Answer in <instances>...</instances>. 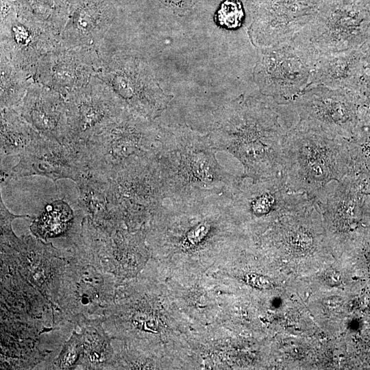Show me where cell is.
<instances>
[{"label":"cell","mask_w":370,"mask_h":370,"mask_svg":"<svg viewBox=\"0 0 370 370\" xmlns=\"http://www.w3.org/2000/svg\"><path fill=\"white\" fill-rule=\"evenodd\" d=\"M292 104L300 123L346 140L353 136L355 110L352 97L347 89L312 86L300 94Z\"/></svg>","instance_id":"obj_9"},{"label":"cell","mask_w":370,"mask_h":370,"mask_svg":"<svg viewBox=\"0 0 370 370\" xmlns=\"http://www.w3.org/2000/svg\"><path fill=\"white\" fill-rule=\"evenodd\" d=\"M83 353L82 334L73 332L69 340L63 345L58 357L53 360V369H73L79 366Z\"/></svg>","instance_id":"obj_24"},{"label":"cell","mask_w":370,"mask_h":370,"mask_svg":"<svg viewBox=\"0 0 370 370\" xmlns=\"http://www.w3.org/2000/svg\"><path fill=\"white\" fill-rule=\"evenodd\" d=\"M244 10L241 0H225L217 12V23L224 29L239 27L243 21Z\"/></svg>","instance_id":"obj_25"},{"label":"cell","mask_w":370,"mask_h":370,"mask_svg":"<svg viewBox=\"0 0 370 370\" xmlns=\"http://www.w3.org/2000/svg\"><path fill=\"white\" fill-rule=\"evenodd\" d=\"M60 43V37L21 14L12 4L3 8L1 56L23 70L32 79L41 58Z\"/></svg>","instance_id":"obj_12"},{"label":"cell","mask_w":370,"mask_h":370,"mask_svg":"<svg viewBox=\"0 0 370 370\" xmlns=\"http://www.w3.org/2000/svg\"><path fill=\"white\" fill-rule=\"evenodd\" d=\"M97 77L112 89L125 110L150 121L173 98L160 88L149 66L133 56L117 54L101 59Z\"/></svg>","instance_id":"obj_6"},{"label":"cell","mask_w":370,"mask_h":370,"mask_svg":"<svg viewBox=\"0 0 370 370\" xmlns=\"http://www.w3.org/2000/svg\"><path fill=\"white\" fill-rule=\"evenodd\" d=\"M66 100L70 140L88 141L125 110L112 89L97 76Z\"/></svg>","instance_id":"obj_13"},{"label":"cell","mask_w":370,"mask_h":370,"mask_svg":"<svg viewBox=\"0 0 370 370\" xmlns=\"http://www.w3.org/2000/svg\"><path fill=\"white\" fill-rule=\"evenodd\" d=\"M292 103H280L262 94L241 95L225 108L217 133L254 180L284 175V145L298 123Z\"/></svg>","instance_id":"obj_1"},{"label":"cell","mask_w":370,"mask_h":370,"mask_svg":"<svg viewBox=\"0 0 370 370\" xmlns=\"http://www.w3.org/2000/svg\"><path fill=\"white\" fill-rule=\"evenodd\" d=\"M178 14H184L193 8L199 0H156Z\"/></svg>","instance_id":"obj_26"},{"label":"cell","mask_w":370,"mask_h":370,"mask_svg":"<svg viewBox=\"0 0 370 370\" xmlns=\"http://www.w3.org/2000/svg\"><path fill=\"white\" fill-rule=\"evenodd\" d=\"M321 53L301 34L259 48L254 82L261 94L280 103H292L311 86Z\"/></svg>","instance_id":"obj_3"},{"label":"cell","mask_w":370,"mask_h":370,"mask_svg":"<svg viewBox=\"0 0 370 370\" xmlns=\"http://www.w3.org/2000/svg\"><path fill=\"white\" fill-rule=\"evenodd\" d=\"M157 130L151 121L124 110L86 141L89 174L110 180L129 165L151 157Z\"/></svg>","instance_id":"obj_4"},{"label":"cell","mask_w":370,"mask_h":370,"mask_svg":"<svg viewBox=\"0 0 370 370\" xmlns=\"http://www.w3.org/2000/svg\"><path fill=\"white\" fill-rule=\"evenodd\" d=\"M101 66L96 48L60 43L41 58L32 79L66 98L97 76Z\"/></svg>","instance_id":"obj_11"},{"label":"cell","mask_w":370,"mask_h":370,"mask_svg":"<svg viewBox=\"0 0 370 370\" xmlns=\"http://www.w3.org/2000/svg\"><path fill=\"white\" fill-rule=\"evenodd\" d=\"M73 321L79 325L83 338V353L78 367L86 369H108L112 349L108 333L101 325L104 319L79 315Z\"/></svg>","instance_id":"obj_18"},{"label":"cell","mask_w":370,"mask_h":370,"mask_svg":"<svg viewBox=\"0 0 370 370\" xmlns=\"http://www.w3.org/2000/svg\"><path fill=\"white\" fill-rule=\"evenodd\" d=\"M42 135L13 108H1V162L18 156Z\"/></svg>","instance_id":"obj_21"},{"label":"cell","mask_w":370,"mask_h":370,"mask_svg":"<svg viewBox=\"0 0 370 370\" xmlns=\"http://www.w3.org/2000/svg\"><path fill=\"white\" fill-rule=\"evenodd\" d=\"M112 0H77L61 35L66 47L96 48L114 18Z\"/></svg>","instance_id":"obj_16"},{"label":"cell","mask_w":370,"mask_h":370,"mask_svg":"<svg viewBox=\"0 0 370 370\" xmlns=\"http://www.w3.org/2000/svg\"><path fill=\"white\" fill-rule=\"evenodd\" d=\"M1 250L10 254L18 271L53 305L57 302L65 254L51 243L32 236H16L1 243Z\"/></svg>","instance_id":"obj_10"},{"label":"cell","mask_w":370,"mask_h":370,"mask_svg":"<svg viewBox=\"0 0 370 370\" xmlns=\"http://www.w3.org/2000/svg\"><path fill=\"white\" fill-rule=\"evenodd\" d=\"M357 67V56L349 49L321 53L310 86L347 89L354 82Z\"/></svg>","instance_id":"obj_19"},{"label":"cell","mask_w":370,"mask_h":370,"mask_svg":"<svg viewBox=\"0 0 370 370\" xmlns=\"http://www.w3.org/2000/svg\"><path fill=\"white\" fill-rule=\"evenodd\" d=\"M333 275V273H329V275H328V278L330 280V279H333V278L332 277ZM336 274L334 275V280H332L331 281H332L334 283L338 281V276L336 275L335 277Z\"/></svg>","instance_id":"obj_28"},{"label":"cell","mask_w":370,"mask_h":370,"mask_svg":"<svg viewBox=\"0 0 370 370\" xmlns=\"http://www.w3.org/2000/svg\"><path fill=\"white\" fill-rule=\"evenodd\" d=\"M12 5L21 14L58 37H61L70 14L66 0H14Z\"/></svg>","instance_id":"obj_22"},{"label":"cell","mask_w":370,"mask_h":370,"mask_svg":"<svg viewBox=\"0 0 370 370\" xmlns=\"http://www.w3.org/2000/svg\"><path fill=\"white\" fill-rule=\"evenodd\" d=\"M76 184L78 204L84 217L103 231L116 230L123 214L110 180L89 174Z\"/></svg>","instance_id":"obj_17"},{"label":"cell","mask_w":370,"mask_h":370,"mask_svg":"<svg viewBox=\"0 0 370 370\" xmlns=\"http://www.w3.org/2000/svg\"><path fill=\"white\" fill-rule=\"evenodd\" d=\"M359 14L348 0H323L314 18L301 33L321 53L349 50L360 38Z\"/></svg>","instance_id":"obj_14"},{"label":"cell","mask_w":370,"mask_h":370,"mask_svg":"<svg viewBox=\"0 0 370 370\" xmlns=\"http://www.w3.org/2000/svg\"><path fill=\"white\" fill-rule=\"evenodd\" d=\"M354 152L348 140L299 121L284 145V177L288 187L317 199L328 184L354 171Z\"/></svg>","instance_id":"obj_2"},{"label":"cell","mask_w":370,"mask_h":370,"mask_svg":"<svg viewBox=\"0 0 370 370\" xmlns=\"http://www.w3.org/2000/svg\"><path fill=\"white\" fill-rule=\"evenodd\" d=\"M66 264L58 291L57 303L64 319L79 315L104 319L112 307L108 273L100 269L79 238L64 252Z\"/></svg>","instance_id":"obj_5"},{"label":"cell","mask_w":370,"mask_h":370,"mask_svg":"<svg viewBox=\"0 0 370 370\" xmlns=\"http://www.w3.org/2000/svg\"><path fill=\"white\" fill-rule=\"evenodd\" d=\"M323 0H260L251 5L248 28L252 44L263 48L301 34L313 21Z\"/></svg>","instance_id":"obj_8"},{"label":"cell","mask_w":370,"mask_h":370,"mask_svg":"<svg viewBox=\"0 0 370 370\" xmlns=\"http://www.w3.org/2000/svg\"><path fill=\"white\" fill-rule=\"evenodd\" d=\"M18 157L10 171L1 170V180L40 175L55 183L64 178L77 183L89 174L86 141L60 143L42 136Z\"/></svg>","instance_id":"obj_7"},{"label":"cell","mask_w":370,"mask_h":370,"mask_svg":"<svg viewBox=\"0 0 370 370\" xmlns=\"http://www.w3.org/2000/svg\"><path fill=\"white\" fill-rule=\"evenodd\" d=\"M82 220L79 221V217L75 219L69 205L58 199L45 206L40 215L34 219L30 230L36 238L43 241L69 234L72 240L81 229Z\"/></svg>","instance_id":"obj_20"},{"label":"cell","mask_w":370,"mask_h":370,"mask_svg":"<svg viewBox=\"0 0 370 370\" xmlns=\"http://www.w3.org/2000/svg\"><path fill=\"white\" fill-rule=\"evenodd\" d=\"M208 230L209 226L207 223H201L189 232L188 238L191 243H197L204 238Z\"/></svg>","instance_id":"obj_27"},{"label":"cell","mask_w":370,"mask_h":370,"mask_svg":"<svg viewBox=\"0 0 370 370\" xmlns=\"http://www.w3.org/2000/svg\"><path fill=\"white\" fill-rule=\"evenodd\" d=\"M31 77L1 56V108H15L31 84Z\"/></svg>","instance_id":"obj_23"},{"label":"cell","mask_w":370,"mask_h":370,"mask_svg":"<svg viewBox=\"0 0 370 370\" xmlns=\"http://www.w3.org/2000/svg\"><path fill=\"white\" fill-rule=\"evenodd\" d=\"M14 109L42 136L60 143L70 140L66 100L59 92L33 82Z\"/></svg>","instance_id":"obj_15"}]
</instances>
